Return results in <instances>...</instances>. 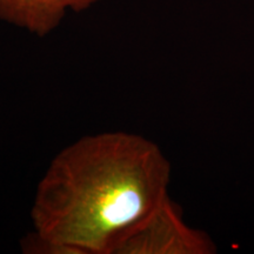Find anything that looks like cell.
Listing matches in <instances>:
<instances>
[{"instance_id":"3","label":"cell","mask_w":254,"mask_h":254,"mask_svg":"<svg viewBox=\"0 0 254 254\" xmlns=\"http://www.w3.org/2000/svg\"><path fill=\"white\" fill-rule=\"evenodd\" d=\"M100 0H0V19L44 37L56 30L67 12H81Z\"/></svg>"},{"instance_id":"1","label":"cell","mask_w":254,"mask_h":254,"mask_svg":"<svg viewBox=\"0 0 254 254\" xmlns=\"http://www.w3.org/2000/svg\"><path fill=\"white\" fill-rule=\"evenodd\" d=\"M171 165L134 133L82 136L53 158L34 193L24 252L110 254L114 240L168 196Z\"/></svg>"},{"instance_id":"2","label":"cell","mask_w":254,"mask_h":254,"mask_svg":"<svg viewBox=\"0 0 254 254\" xmlns=\"http://www.w3.org/2000/svg\"><path fill=\"white\" fill-rule=\"evenodd\" d=\"M215 251L211 238L189 226L182 209L168 195L126 228L114 240L110 254H212Z\"/></svg>"}]
</instances>
